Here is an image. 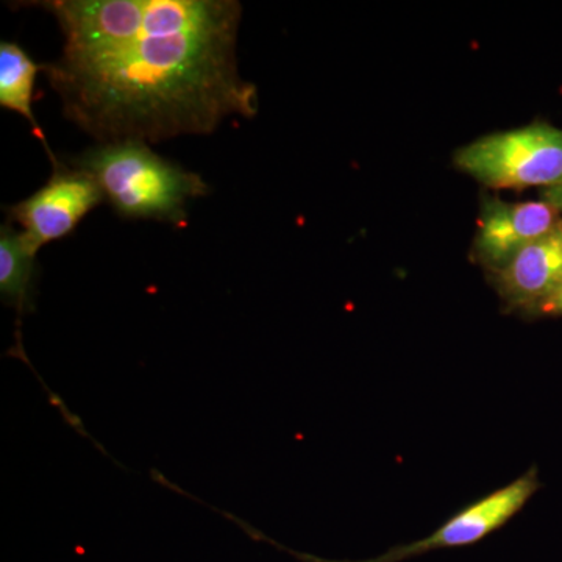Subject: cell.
Masks as SVG:
<instances>
[{"instance_id": "obj_1", "label": "cell", "mask_w": 562, "mask_h": 562, "mask_svg": "<svg viewBox=\"0 0 562 562\" xmlns=\"http://www.w3.org/2000/svg\"><path fill=\"white\" fill-rule=\"evenodd\" d=\"M235 0H147L136 31L43 65L66 117L99 144L209 135L258 113V90L236 60Z\"/></svg>"}, {"instance_id": "obj_2", "label": "cell", "mask_w": 562, "mask_h": 562, "mask_svg": "<svg viewBox=\"0 0 562 562\" xmlns=\"http://www.w3.org/2000/svg\"><path fill=\"white\" fill-rule=\"evenodd\" d=\"M70 166L90 173L124 220L168 222L183 227L188 203L209 195V184L199 173L166 160L149 144L110 143L92 147Z\"/></svg>"}, {"instance_id": "obj_3", "label": "cell", "mask_w": 562, "mask_h": 562, "mask_svg": "<svg viewBox=\"0 0 562 562\" xmlns=\"http://www.w3.org/2000/svg\"><path fill=\"white\" fill-rule=\"evenodd\" d=\"M453 165L490 190H549L562 181V128L535 121L490 133L454 151Z\"/></svg>"}, {"instance_id": "obj_4", "label": "cell", "mask_w": 562, "mask_h": 562, "mask_svg": "<svg viewBox=\"0 0 562 562\" xmlns=\"http://www.w3.org/2000/svg\"><path fill=\"white\" fill-rule=\"evenodd\" d=\"M103 201V192L90 173L74 166H55L50 179L31 198L7 210L36 250L65 238Z\"/></svg>"}, {"instance_id": "obj_5", "label": "cell", "mask_w": 562, "mask_h": 562, "mask_svg": "<svg viewBox=\"0 0 562 562\" xmlns=\"http://www.w3.org/2000/svg\"><path fill=\"white\" fill-rule=\"evenodd\" d=\"M562 216L549 202H506L482 195L479 227L472 243L473 260L492 273L502 271L528 244L552 232Z\"/></svg>"}, {"instance_id": "obj_6", "label": "cell", "mask_w": 562, "mask_h": 562, "mask_svg": "<svg viewBox=\"0 0 562 562\" xmlns=\"http://www.w3.org/2000/svg\"><path fill=\"white\" fill-rule=\"evenodd\" d=\"M538 490V472L531 469L508 486L492 492L482 501L462 509L427 538L392 549L375 560L362 562H401L435 550L472 546L508 522Z\"/></svg>"}, {"instance_id": "obj_7", "label": "cell", "mask_w": 562, "mask_h": 562, "mask_svg": "<svg viewBox=\"0 0 562 562\" xmlns=\"http://www.w3.org/2000/svg\"><path fill=\"white\" fill-rule=\"evenodd\" d=\"M492 280L508 308L532 313L562 284V221L492 273Z\"/></svg>"}, {"instance_id": "obj_8", "label": "cell", "mask_w": 562, "mask_h": 562, "mask_svg": "<svg viewBox=\"0 0 562 562\" xmlns=\"http://www.w3.org/2000/svg\"><path fill=\"white\" fill-rule=\"evenodd\" d=\"M40 70H43V65H36L20 44L2 41L0 44V105L27 120L33 135L43 144L55 168L60 165V160L55 158L54 151L47 144L46 133L41 128L33 113V88Z\"/></svg>"}, {"instance_id": "obj_9", "label": "cell", "mask_w": 562, "mask_h": 562, "mask_svg": "<svg viewBox=\"0 0 562 562\" xmlns=\"http://www.w3.org/2000/svg\"><path fill=\"white\" fill-rule=\"evenodd\" d=\"M38 250L25 238L24 232L13 222H3L0 227V294L2 301L18 310V316L32 302L31 292L35 277Z\"/></svg>"}, {"instance_id": "obj_10", "label": "cell", "mask_w": 562, "mask_h": 562, "mask_svg": "<svg viewBox=\"0 0 562 562\" xmlns=\"http://www.w3.org/2000/svg\"><path fill=\"white\" fill-rule=\"evenodd\" d=\"M531 314H536V316H562V284L547 301L536 306Z\"/></svg>"}, {"instance_id": "obj_11", "label": "cell", "mask_w": 562, "mask_h": 562, "mask_svg": "<svg viewBox=\"0 0 562 562\" xmlns=\"http://www.w3.org/2000/svg\"><path fill=\"white\" fill-rule=\"evenodd\" d=\"M542 201L549 202L553 209H557L558 213L562 216V181L557 187L549 188V190L541 191Z\"/></svg>"}]
</instances>
